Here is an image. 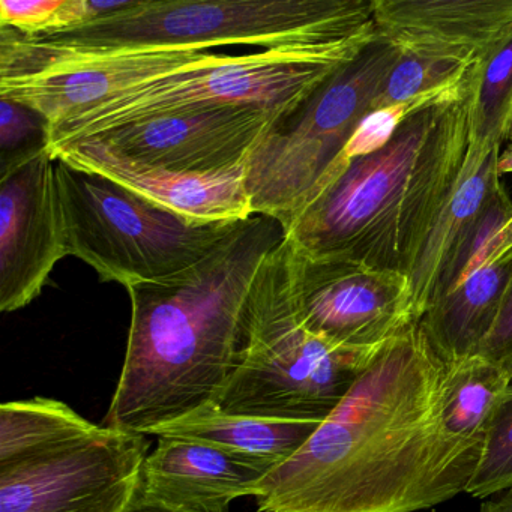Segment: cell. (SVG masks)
<instances>
[{"instance_id":"1","label":"cell","mask_w":512,"mask_h":512,"mask_svg":"<svg viewBox=\"0 0 512 512\" xmlns=\"http://www.w3.org/2000/svg\"><path fill=\"white\" fill-rule=\"evenodd\" d=\"M443 361L419 325L386 344L289 460L260 512H418L466 493L481 452L443 430Z\"/></svg>"},{"instance_id":"2","label":"cell","mask_w":512,"mask_h":512,"mask_svg":"<svg viewBox=\"0 0 512 512\" xmlns=\"http://www.w3.org/2000/svg\"><path fill=\"white\" fill-rule=\"evenodd\" d=\"M284 238L275 218L254 214L190 268L128 287L127 352L101 425L152 436L215 403L244 358L254 278Z\"/></svg>"},{"instance_id":"3","label":"cell","mask_w":512,"mask_h":512,"mask_svg":"<svg viewBox=\"0 0 512 512\" xmlns=\"http://www.w3.org/2000/svg\"><path fill=\"white\" fill-rule=\"evenodd\" d=\"M469 142L470 74L457 91L407 116L385 148L350 160L286 238L305 256L410 275L460 182Z\"/></svg>"},{"instance_id":"4","label":"cell","mask_w":512,"mask_h":512,"mask_svg":"<svg viewBox=\"0 0 512 512\" xmlns=\"http://www.w3.org/2000/svg\"><path fill=\"white\" fill-rule=\"evenodd\" d=\"M373 0H139L76 31L29 40L74 52L326 47L376 40Z\"/></svg>"},{"instance_id":"5","label":"cell","mask_w":512,"mask_h":512,"mask_svg":"<svg viewBox=\"0 0 512 512\" xmlns=\"http://www.w3.org/2000/svg\"><path fill=\"white\" fill-rule=\"evenodd\" d=\"M371 359L335 349L307 328L293 245L284 238L254 278L244 358L215 403L232 415L323 421Z\"/></svg>"},{"instance_id":"6","label":"cell","mask_w":512,"mask_h":512,"mask_svg":"<svg viewBox=\"0 0 512 512\" xmlns=\"http://www.w3.org/2000/svg\"><path fill=\"white\" fill-rule=\"evenodd\" d=\"M371 43L286 47L247 56L214 53L202 64L140 83L50 125L47 149L52 155L125 125L188 110L254 106L286 116Z\"/></svg>"},{"instance_id":"7","label":"cell","mask_w":512,"mask_h":512,"mask_svg":"<svg viewBox=\"0 0 512 512\" xmlns=\"http://www.w3.org/2000/svg\"><path fill=\"white\" fill-rule=\"evenodd\" d=\"M401 55L377 35L298 109L272 124L245 161L254 214L275 218L287 233L334 184L349 163L347 143Z\"/></svg>"},{"instance_id":"8","label":"cell","mask_w":512,"mask_h":512,"mask_svg":"<svg viewBox=\"0 0 512 512\" xmlns=\"http://www.w3.org/2000/svg\"><path fill=\"white\" fill-rule=\"evenodd\" d=\"M56 160L68 256L103 283L134 284L178 274L208 256L236 223H197L112 179Z\"/></svg>"},{"instance_id":"9","label":"cell","mask_w":512,"mask_h":512,"mask_svg":"<svg viewBox=\"0 0 512 512\" xmlns=\"http://www.w3.org/2000/svg\"><path fill=\"white\" fill-rule=\"evenodd\" d=\"M214 53L182 49L74 52L0 26V97L31 107L50 125Z\"/></svg>"},{"instance_id":"10","label":"cell","mask_w":512,"mask_h":512,"mask_svg":"<svg viewBox=\"0 0 512 512\" xmlns=\"http://www.w3.org/2000/svg\"><path fill=\"white\" fill-rule=\"evenodd\" d=\"M148 449L145 434L100 424L0 466V512H127L142 491Z\"/></svg>"},{"instance_id":"11","label":"cell","mask_w":512,"mask_h":512,"mask_svg":"<svg viewBox=\"0 0 512 512\" xmlns=\"http://www.w3.org/2000/svg\"><path fill=\"white\" fill-rule=\"evenodd\" d=\"M293 256L299 314L335 349L374 358L418 325L409 275L341 257L305 256L295 247Z\"/></svg>"},{"instance_id":"12","label":"cell","mask_w":512,"mask_h":512,"mask_svg":"<svg viewBox=\"0 0 512 512\" xmlns=\"http://www.w3.org/2000/svg\"><path fill=\"white\" fill-rule=\"evenodd\" d=\"M65 256L56 160L46 149L0 172V311L28 307Z\"/></svg>"},{"instance_id":"13","label":"cell","mask_w":512,"mask_h":512,"mask_svg":"<svg viewBox=\"0 0 512 512\" xmlns=\"http://www.w3.org/2000/svg\"><path fill=\"white\" fill-rule=\"evenodd\" d=\"M278 118L262 107H211L125 125L89 140H100L137 163L211 175L245 164Z\"/></svg>"},{"instance_id":"14","label":"cell","mask_w":512,"mask_h":512,"mask_svg":"<svg viewBox=\"0 0 512 512\" xmlns=\"http://www.w3.org/2000/svg\"><path fill=\"white\" fill-rule=\"evenodd\" d=\"M52 157L106 176L160 208L197 223H236L254 215L245 164L211 175L173 172L130 160L100 140L59 149Z\"/></svg>"},{"instance_id":"15","label":"cell","mask_w":512,"mask_h":512,"mask_svg":"<svg viewBox=\"0 0 512 512\" xmlns=\"http://www.w3.org/2000/svg\"><path fill=\"white\" fill-rule=\"evenodd\" d=\"M373 13L401 53L472 65L512 32V0H373Z\"/></svg>"},{"instance_id":"16","label":"cell","mask_w":512,"mask_h":512,"mask_svg":"<svg viewBox=\"0 0 512 512\" xmlns=\"http://www.w3.org/2000/svg\"><path fill=\"white\" fill-rule=\"evenodd\" d=\"M502 146L469 142L460 182L446 203L410 272L416 317L466 280L476 235L488 205L502 187Z\"/></svg>"},{"instance_id":"17","label":"cell","mask_w":512,"mask_h":512,"mask_svg":"<svg viewBox=\"0 0 512 512\" xmlns=\"http://www.w3.org/2000/svg\"><path fill=\"white\" fill-rule=\"evenodd\" d=\"M272 464L218 446L158 437L143 467L142 496L191 512H227L239 497L256 496Z\"/></svg>"},{"instance_id":"18","label":"cell","mask_w":512,"mask_h":512,"mask_svg":"<svg viewBox=\"0 0 512 512\" xmlns=\"http://www.w3.org/2000/svg\"><path fill=\"white\" fill-rule=\"evenodd\" d=\"M512 278V254L470 275L434 302L419 328L443 362L476 355L493 329Z\"/></svg>"},{"instance_id":"19","label":"cell","mask_w":512,"mask_h":512,"mask_svg":"<svg viewBox=\"0 0 512 512\" xmlns=\"http://www.w3.org/2000/svg\"><path fill=\"white\" fill-rule=\"evenodd\" d=\"M322 422L232 415L221 410L217 403H209L185 418L157 428L152 436L178 437L218 446L275 467L296 454Z\"/></svg>"},{"instance_id":"20","label":"cell","mask_w":512,"mask_h":512,"mask_svg":"<svg viewBox=\"0 0 512 512\" xmlns=\"http://www.w3.org/2000/svg\"><path fill=\"white\" fill-rule=\"evenodd\" d=\"M511 385V374L479 353L443 362L439 401L443 430L458 445L481 452L488 425Z\"/></svg>"},{"instance_id":"21","label":"cell","mask_w":512,"mask_h":512,"mask_svg":"<svg viewBox=\"0 0 512 512\" xmlns=\"http://www.w3.org/2000/svg\"><path fill=\"white\" fill-rule=\"evenodd\" d=\"M97 427L55 398L7 401L0 407V466L58 448Z\"/></svg>"},{"instance_id":"22","label":"cell","mask_w":512,"mask_h":512,"mask_svg":"<svg viewBox=\"0 0 512 512\" xmlns=\"http://www.w3.org/2000/svg\"><path fill=\"white\" fill-rule=\"evenodd\" d=\"M512 124V32L470 73V142L502 146Z\"/></svg>"},{"instance_id":"23","label":"cell","mask_w":512,"mask_h":512,"mask_svg":"<svg viewBox=\"0 0 512 512\" xmlns=\"http://www.w3.org/2000/svg\"><path fill=\"white\" fill-rule=\"evenodd\" d=\"M473 67L475 65L452 59L403 53L400 61L383 80L371 110L397 106L460 85Z\"/></svg>"},{"instance_id":"24","label":"cell","mask_w":512,"mask_h":512,"mask_svg":"<svg viewBox=\"0 0 512 512\" xmlns=\"http://www.w3.org/2000/svg\"><path fill=\"white\" fill-rule=\"evenodd\" d=\"M508 490H512V385L488 425L481 457L466 493L490 499Z\"/></svg>"},{"instance_id":"25","label":"cell","mask_w":512,"mask_h":512,"mask_svg":"<svg viewBox=\"0 0 512 512\" xmlns=\"http://www.w3.org/2000/svg\"><path fill=\"white\" fill-rule=\"evenodd\" d=\"M49 128V121L41 113L0 98V172L46 151Z\"/></svg>"},{"instance_id":"26","label":"cell","mask_w":512,"mask_h":512,"mask_svg":"<svg viewBox=\"0 0 512 512\" xmlns=\"http://www.w3.org/2000/svg\"><path fill=\"white\" fill-rule=\"evenodd\" d=\"M464 82L460 83V85L452 86V88L442 89V91L415 98V100L407 101V103L386 107V109L371 110L359 122L352 139L349 140L346 149H344V157H346L347 161L355 160V158L365 157V155L374 154V152L385 148L391 142L395 131L403 124L407 116L412 115L413 112L422 109V107L428 106V104L436 103V101L448 97L449 94L461 88Z\"/></svg>"},{"instance_id":"27","label":"cell","mask_w":512,"mask_h":512,"mask_svg":"<svg viewBox=\"0 0 512 512\" xmlns=\"http://www.w3.org/2000/svg\"><path fill=\"white\" fill-rule=\"evenodd\" d=\"M64 0H0V26L26 37H43L55 26Z\"/></svg>"},{"instance_id":"28","label":"cell","mask_w":512,"mask_h":512,"mask_svg":"<svg viewBox=\"0 0 512 512\" xmlns=\"http://www.w3.org/2000/svg\"><path fill=\"white\" fill-rule=\"evenodd\" d=\"M478 353L505 368L512 376V278L493 329Z\"/></svg>"},{"instance_id":"29","label":"cell","mask_w":512,"mask_h":512,"mask_svg":"<svg viewBox=\"0 0 512 512\" xmlns=\"http://www.w3.org/2000/svg\"><path fill=\"white\" fill-rule=\"evenodd\" d=\"M509 253H512V218L508 221V224L503 227L499 236H497L496 250H494L493 257H491L488 265L500 262V260H502L503 257L508 256Z\"/></svg>"},{"instance_id":"30","label":"cell","mask_w":512,"mask_h":512,"mask_svg":"<svg viewBox=\"0 0 512 512\" xmlns=\"http://www.w3.org/2000/svg\"><path fill=\"white\" fill-rule=\"evenodd\" d=\"M127 512H191L184 509L173 508V506L164 505L157 500L148 499V497L139 494L136 502L130 506Z\"/></svg>"},{"instance_id":"31","label":"cell","mask_w":512,"mask_h":512,"mask_svg":"<svg viewBox=\"0 0 512 512\" xmlns=\"http://www.w3.org/2000/svg\"><path fill=\"white\" fill-rule=\"evenodd\" d=\"M479 512H512V490L503 491L496 499L485 500Z\"/></svg>"},{"instance_id":"32","label":"cell","mask_w":512,"mask_h":512,"mask_svg":"<svg viewBox=\"0 0 512 512\" xmlns=\"http://www.w3.org/2000/svg\"><path fill=\"white\" fill-rule=\"evenodd\" d=\"M500 175H509L512 173V145H509L505 151H502L499 158Z\"/></svg>"},{"instance_id":"33","label":"cell","mask_w":512,"mask_h":512,"mask_svg":"<svg viewBox=\"0 0 512 512\" xmlns=\"http://www.w3.org/2000/svg\"><path fill=\"white\" fill-rule=\"evenodd\" d=\"M508 142H509V145H512V124H511V130H509V134H508Z\"/></svg>"}]
</instances>
